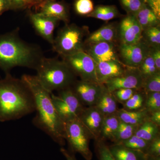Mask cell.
I'll list each match as a JSON object with an SVG mask.
<instances>
[{
	"instance_id": "obj_1",
	"label": "cell",
	"mask_w": 160,
	"mask_h": 160,
	"mask_svg": "<svg viewBox=\"0 0 160 160\" xmlns=\"http://www.w3.org/2000/svg\"><path fill=\"white\" fill-rule=\"evenodd\" d=\"M22 78L31 89L34 97L36 114L32 123L60 146L66 142L65 123L61 118L52 100L51 94L38 82L36 76L25 74Z\"/></svg>"
},
{
	"instance_id": "obj_16",
	"label": "cell",
	"mask_w": 160,
	"mask_h": 160,
	"mask_svg": "<svg viewBox=\"0 0 160 160\" xmlns=\"http://www.w3.org/2000/svg\"><path fill=\"white\" fill-rule=\"evenodd\" d=\"M85 51L96 63L115 61L122 63L119 59L114 42H102L89 45Z\"/></svg>"
},
{
	"instance_id": "obj_11",
	"label": "cell",
	"mask_w": 160,
	"mask_h": 160,
	"mask_svg": "<svg viewBox=\"0 0 160 160\" xmlns=\"http://www.w3.org/2000/svg\"><path fill=\"white\" fill-rule=\"evenodd\" d=\"M143 81L138 68L127 67L122 74L106 81L103 85L111 92L120 89L142 90Z\"/></svg>"
},
{
	"instance_id": "obj_2",
	"label": "cell",
	"mask_w": 160,
	"mask_h": 160,
	"mask_svg": "<svg viewBox=\"0 0 160 160\" xmlns=\"http://www.w3.org/2000/svg\"><path fill=\"white\" fill-rule=\"evenodd\" d=\"M35 111L34 97L21 78L6 73L0 80V122L17 120Z\"/></svg>"
},
{
	"instance_id": "obj_15",
	"label": "cell",
	"mask_w": 160,
	"mask_h": 160,
	"mask_svg": "<svg viewBox=\"0 0 160 160\" xmlns=\"http://www.w3.org/2000/svg\"><path fill=\"white\" fill-rule=\"evenodd\" d=\"M35 9L37 10V12L62 21L66 24H69L70 21L69 7L65 3L57 0H47L40 4Z\"/></svg>"
},
{
	"instance_id": "obj_37",
	"label": "cell",
	"mask_w": 160,
	"mask_h": 160,
	"mask_svg": "<svg viewBox=\"0 0 160 160\" xmlns=\"http://www.w3.org/2000/svg\"><path fill=\"white\" fill-rule=\"evenodd\" d=\"M146 154L160 156V136L158 137L150 142Z\"/></svg>"
},
{
	"instance_id": "obj_12",
	"label": "cell",
	"mask_w": 160,
	"mask_h": 160,
	"mask_svg": "<svg viewBox=\"0 0 160 160\" xmlns=\"http://www.w3.org/2000/svg\"><path fill=\"white\" fill-rule=\"evenodd\" d=\"M143 30L134 15L127 14L120 22L118 28L121 44H135L142 38Z\"/></svg>"
},
{
	"instance_id": "obj_42",
	"label": "cell",
	"mask_w": 160,
	"mask_h": 160,
	"mask_svg": "<svg viewBox=\"0 0 160 160\" xmlns=\"http://www.w3.org/2000/svg\"><path fill=\"white\" fill-rule=\"evenodd\" d=\"M149 120L152 122L160 126V110L153 112L150 113Z\"/></svg>"
},
{
	"instance_id": "obj_29",
	"label": "cell",
	"mask_w": 160,
	"mask_h": 160,
	"mask_svg": "<svg viewBox=\"0 0 160 160\" xmlns=\"http://www.w3.org/2000/svg\"><path fill=\"white\" fill-rule=\"evenodd\" d=\"M138 69L139 70L143 79L153 75L158 72H160L157 69L150 51Z\"/></svg>"
},
{
	"instance_id": "obj_6",
	"label": "cell",
	"mask_w": 160,
	"mask_h": 160,
	"mask_svg": "<svg viewBox=\"0 0 160 160\" xmlns=\"http://www.w3.org/2000/svg\"><path fill=\"white\" fill-rule=\"evenodd\" d=\"M65 135L69 151L75 154L79 153L86 160H92V153L89 142L92 138L78 118L65 122Z\"/></svg>"
},
{
	"instance_id": "obj_21",
	"label": "cell",
	"mask_w": 160,
	"mask_h": 160,
	"mask_svg": "<svg viewBox=\"0 0 160 160\" xmlns=\"http://www.w3.org/2000/svg\"><path fill=\"white\" fill-rule=\"evenodd\" d=\"M118 102L114 96L104 85L102 92L95 106L105 116L116 113L118 111Z\"/></svg>"
},
{
	"instance_id": "obj_40",
	"label": "cell",
	"mask_w": 160,
	"mask_h": 160,
	"mask_svg": "<svg viewBox=\"0 0 160 160\" xmlns=\"http://www.w3.org/2000/svg\"><path fill=\"white\" fill-rule=\"evenodd\" d=\"M149 51L156 66L157 69L160 71V46L150 47Z\"/></svg>"
},
{
	"instance_id": "obj_41",
	"label": "cell",
	"mask_w": 160,
	"mask_h": 160,
	"mask_svg": "<svg viewBox=\"0 0 160 160\" xmlns=\"http://www.w3.org/2000/svg\"><path fill=\"white\" fill-rule=\"evenodd\" d=\"M11 6L10 0H0V16L11 10Z\"/></svg>"
},
{
	"instance_id": "obj_38",
	"label": "cell",
	"mask_w": 160,
	"mask_h": 160,
	"mask_svg": "<svg viewBox=\"0 0 160 160\" xmlns=\"http://www.w3.org/2000/svg\"><path fill=\"white\" fill-rule=\"evenodd\" d=\"M30 0H10L11 10L18 11L27 9Z\"/></svg>"
},
{
	"instance_id": "obj_19",
	"label": "cell",
	"mask_w": 160,
	"mask_h": 160,
	"mask_svg": "<svg viewBox=\"0 0 160 160\" xmlns=\"http://www.w3.org/2000/svg\"><path fill=\"white\" fill-rule=\"evenodd\" d=\"M109 148L116 160H146L147 155L145 152L129 149L121 144L113 143Z\"/></svg>"
},
{
	"instance_id": "obj_45",
	"label": "cell",
	"mask_w": 160,
	"mask_h": 160,
	"mask_svg": "<svg viewBox=\"0 0 160 160\" xmlns=\"http://www.w3.org/2000/svg\"><path fill=\"white\" fill-rule=\"evenodd\" d=\"M146 160H160V156H155L147 155Z\"/></svg>"
},
{
	"instance_id": "obj_28",
	"label": "cell",
	"mask_w": 160,
	"mask_h": 160,
	"mask_svg": "<svg viewBox=\"0 0 160 160\" xmlns=\"http://www.w3.org/2000/svg\"><path fill=\"white\" fill-rule=\"evenodd\" d=\"M142 39L150 47L160 46V25L143 30Z\"/></svg>"
},
{
	"instance_id": "obj_14",
	"label": "cell",
	"mask_w": 160,
	"mask_h": 160,
	"mask_svg": "<svg viewBox=\"0 0 160 160\" xmlns=\"http://www.w3.org/2000/svg\"><path fill=\"white\" fill-rule=\"evenodd\" d=\"M105 116L95 106L85 107L78 117L79 120L91 135L92 138L99 139Z\"/></svg>"
},
{
	"instance_id": "obj_4",
	"label": "cell",
	"mask_w": 160,
	"mask_h": 160,
	"mask_svg": "<svg viewBox=\"0 0 160 160\" xmlns=\"http://www.w3.org/2000/svg\"><path fill=\"white\" fill-rule=\"evenodd\" d=\"M37 78L50 93L71 88L77 80L74 72L63 60L44 57L37 69Z\"/></svg>"
},
{
	"instance_id": "obj_35",
	"label": "cell",
	"mask_w": 160,
	"mask_h": 160,
	"mask_svg": "<svg viewBox=\"0 0 160 160\" xmlns=\"http://www.w3.org/2000/svg\"><path fill=\"white\" fill-rule=\"evenodd\" d=\"M95 150L99 160H116L105 141L100 139L95 141Z\"/></svg>"
},
{
	"instance_id": "obj_34",
	"label": "cell",
	"mask_w": 160,
	"mask_h": 160,
	"mask_svg": "<svg viewBox=\"0 0 160 160\" xmlns=\"http://www.w3.org/2000/svg\"><path fill=\"white\" fill-rule=\"evenodd\" d=\"M121 6L127 14L135 15L144 6L143 0H119Z\"/></svg>"
},
{
	"instance_id": "obj_23",
	"label": "cell",
	"mask_w": 160,
	"mask_h": 160,
	"mask_svg": "<svg viewBox=\"0 0 160 160\" xmlns=\"http://www.w3.org/2000/svg\"><path fill=\"white\" fill-rule=\"evenodd\" d=\"M134 16L143 31L150 27L160 25V19L146 4Z\"/></svg>"
},
{
	"instance_id": "obj_20",
	"label": "cell",
	"mask_w": 160,
	"mask_h": 160,
	"mask_svg": "<svg viewBox=\"0 0 160 160\" xmlns=\"http://www.w3.org/2000/svg\"><path fill=\"white\" fill-rule=\"evenodd\" d=\"M121 122L132 125H140L149 120L150 113L145 108L139 110L128 111L118 109L116 112Z\"/></svg>"
},
{
	"instance_id": "obj_24",
	"label": "cell",
	"mask_w": 160,
	"mask_h": 160,
	"mask_svg": "<svg viewBox=\"0 0 160 160\" xmlns=\"http://www.w3.org/2000/svg\"><path fill=\"white\" fill-rule=\"evenodd\" d=\"M160 126L147 120L139 126L135 135L143 139L151 142L160 136Z\"/></svg>"
},
{
	"instance_id": "obj_39",
	"label": "cell",
	"mask_w": 160,
	"mask_h": 160,
	"mask_svg": "<svg viewBox=\"0 0 160 160\" xmlns=\"http://www.w3.org/2000/svg\"><path fill=\"white\" fill-rule=\"evenodd\" d=\"M160 19V0H143Z\"/></svg>"
},
{
	"instance_id": "obj_17",
	"label": "cell",
	"mask_w": 160,
	"mask_h": 160,
	"mask_svg": "<svg viewBox=\"0 0 160 160\" xmlns=\"http://www.w3.org/2000/svg\"><path fill=\"white\" fill-rule=\"evenodd\" d=\"M127 67L122 63L115 61L96 63V72L98 82L104 84L108 80L120 76Z\"/></svg>"
},
{
	"instance_id": "obj_31",
	"label": "cell",
	"mask_w": 160,
	"mask_h": 160,
	"mask_svg": "<svg viewBox=\"0 0 160 160\" xmlns=\"http://www.w3.org/2000/svg\"><path fill=\"white\" fill-rule=\"evenodd\" d=\"M142 91L145 93L160 92V71L143 79Z\"/></svg>"
},
{
	"instance_id": "obj_9",
	"label": "cell",
	"mask_w": 160,
	"mask_h": 160,
	"mask_svg": "<svg viewBox=\"0 0 160 160\" xmlns=\"http://www.w3.org/2000/svg\"><path fill=\"white\" fill-rule=\"evenodd\" d=\"M150 47L142 38L133 44H121L119 54L123 65L130 68H138L149 52Z\"/></svg>"
},
{
	"instance_id": "obj_25",
	"label": "cell",
	"mask_w": 160,
	"mask_h": 160,
	"mask_svg": "<svg viewBox=\"0 0 160 160\" xmlns=\"http://www.w3.org/2000/svg\"><path fill=\"white\" fill-rule=\"evenodd\" d=\"M120 14L116 6L113 5H99L94 7L93 11L87 17L108 21L116 18Z\"/></svg>"
},
{
	"instance_id": "obj_7",
	"label": "cell",
	"mask_w": 160,
	"mask_h": 160,
	"mask_svg": "<svg viewBox=\"0 0 160 160\" xmlns=\"http://www.w3.org/2000/svg\"><path fill=\"white\" fill-rule=\"evenodd\" d=\"M51 98L58 114L65 123L78 118L85 107L71 88L58 91L57 95L52 93Z\"/></svg>"
},
{
	"instance_id": "obj_33",
	"label": "cell",
	"mask_w": 160,
	"mask_h": 160,
	"mask_svg": "<svg viewBox=\"0 0 160 160\" xmlns=\"http://www.w3.org/2000/svg\"><path fill=\"white\" fill-rule=\"evenodd\" d=\"M94 8L92 0H75L74 2V11L79 15L87 17L93 11Z\"/></svg>"
},
{
	"instance_id": "obj_5",
	"label": "cell",
	"mask_w": 160,
	"mask_h": 160,
	"mask_svg": "<svg viewBox=\"0 0 160 160\" xmlns=\"http://www.w3.org/2000/svg\"><path fill=\"white\" fill-rule=\"evenodd\" d=\"M87 27L75 24H66L59 29L52 43V50L61 57L85 51V40L88 36Z\"/></svg>"
},
{
	"instance_id": "obj_22",
	"label": "cell",
	"mask_w": 160,
	"mask_h": 160,
	"mask_svg": "<svg viewBox=\"0 0 160 160\" xmlns=\"http://www.w3.org/2000/svg\"><path fill=\"white\" fill-rule=\"evenodd\" d=\"M120 122L121 121L116 112L105 116L101 130L100 139L105 141H110L112 142Z\"/></svg>"
},
{
	"instance_id": "obj_44",
	"label": "cell",
	"mask_w": 160,
	"mask_h": 160,
	"mask_svg": "<svg viewBox=\"0 0 160 160\" xmlns=\"http://www.w3.org/2000/svg\"><path fill=\"white\" fill-rule=\"evenodd\" d=\"M46 1L47 0H30L27 6V9H30L32 7H34L35 9L40 4Z\"/></svg>"
},
{
	"instance_id": "obj_32",
	"label": "cell",
	"mask_w": 160,
	"mask_h": 160,
	"mask_svg": "<svg viewBox=\"0 0 160 160\" xmlns=\"http://www.w3.org/2000/svg\"><path fill=\"white\" fill-rule=\"evenodd\" d=\"M145 94L144 108L149 113L160 110V92H150Z\"/></svg>"
},
{
	"instance_id": "obj_30",
	"label": "cell",
	"mask_w": 160,
	"mask_h": 160,
	"mask_svg": "<svg viewBox=\"0 0 160 160\" xmlns=\"http://www.w3.org/2000/svg\"><path fill=\"white\" fill-rule=\"evenodd\" d=\"M150 143V142L146 141L134 135L128 139L119 144H122L129 149L143 152L146 154Z\"/></svg>"
},
{
	"instance_id": "obj_43",
	"label": "cell",
	"mask_w": 160,
	"mask_h": 160,
	"mask_svg": "<svg viewBox=\"0 0 160 160\" xmlns=\"http://www.w3.org/2000/svg\"><path fill=\"white\" fill-rule=\"evenodd\" d=\"M60 151L66 158V160H78L75 157L74 153L69 151V150L62 147L60 149Z\"/></svg>"
},
{
	"instance_id": "obj_27",
	"label": "cell",
	"mask_w": 160,
	"mask_h": 160,
	"mask_svg": "<svg viewBox=\"0 0 160 160\" xmlns=\"http://www.w3.org/2000/svg\"><path fill=\"white\" fill-rule=\"evenodd\" d=\"M146 94L142 90L136 92L123 104L122 109L128 111H135L144 109Z\"/></svg>"
},
{
	"instance_id": "obj_8",
	"label": "cell",
	"mask_w": 160,
	"mask_h": 160,
	"mask_svg": "<svg viewBox=\"0 0 160 160\" xmlns=\"http://www.w3.org/2000/svg\"><path fill=\"white\" fill-rule=\"evenodd\" d=\"M62 58L80 80L99 83L96 72V62L86 52H79Z\"/></svg>"
},
{
	"instance_id": "obj_36",
	"label": "cell",
	"mask_w": 160,
	"mask_h": 160,
	"mask_svg": "<svg viewBox=\"0 0 160 160\" xmlns=\"http://www.w3.org/2000/svg\"><path fill=\"white\" fill-rule=\"evenodd\" d=\"M140 91L131 89H120L112 92V94L118 103L125 104L136 92Z\"/></svg>"
},
{
	"instance_id": "obj_3",
	"label": "cell",
	"mask_w": 160,
	"mask_h": 160,
	"mask_svg": "<svg viewBox=\"0 0 160 160\" xmlns=\"http://www.w3.org/2000/svg\"><path fill=\"white\" fill-rule=\"evenodd\" d=\"M44 57L40 47L21 38L19 28L0 34V69L6 74L17 67L36 70Z\"/></svg>"
},
{
	"instance_id": "obj_13",
	"label": "cell",
	"mask_w": 160,
	"mask_h": 160,
	"mask_svg": "<svg viewBox=\"0 0 160 160\" xmlns=\"http://www.w3.org/2000/svg\"><path fill=\"white\" fill-rule=\"evenodd\" d=\"M29 18L37 34L52 45L54 39V30L60 21L43 15L37 12H29Z\"/></svg>"
},
{
	"instance_id": "obj_26",
	"label": "cell",
	"mask_w": 160,
	"mask_h": 160,
	"mask_svg": "<svg viewBox=\"0 0 160 160\" xmlns=\"http://www.w3.org/2000/svg\"><path fill=\"white\" fill-rule=\"evenodd\" d=\"M140 125H132L120 122L113 140V144H119L135 135Z\"/></svg>"
},
{
	"instance_id": "obj_10",
	"label": "cell",
	"mask_w": 160,
	"mask_h": 160,
	"mask_svg": "<svg viewBox=\"0 0 160 160\" xmlns=\"http://www.w3.org/2000/svg\"><path fill=\"white\" fill-rule=\"evenodd\" d=\"M104 85L83 80H77L71 89L84 106H95L102 92Z\"/></svg>"
},
{
	"instance_id": "obj_18",
	"label": "cell",
	"mask_w": 160,
	"mask_h": 160,
	"mask_svg": "<svg viewBox=\"0 0 160 160\" xmlns=\"http://www.w3.org/2000/svg\"><path fill=\"white\" fill-rule=\"evenodd\" d=\"M118 37V27L111 23L103 26L91 34L88 35L85 40V45L86 46L102 42H114Z\"/></svg>"
}]
</instances>
